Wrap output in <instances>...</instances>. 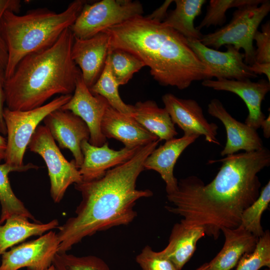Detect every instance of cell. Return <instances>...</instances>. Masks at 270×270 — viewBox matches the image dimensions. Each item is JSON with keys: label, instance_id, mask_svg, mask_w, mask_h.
Returning <instances> with one entry per match:
<instances>
[{"label": "cell", "instance_id": "obj_1", "mask_svg": "<svg viewBox=\"0 0 270 270\" xmlns=\"http://www.w3.org/2000/svg\"><path fill=\"white\" fill-rule=\"evenodd\" d=\"M218 162L222 165L208 184L195 176L178 180L176 190L166 196L172 206H165L182 217L180 222L184 226L202 228L215 240L222 228H238L243 211L258 197L261 183L258 174L270 165V152L264 147L208 163Z\"/></svg>", "mask_w": 270, "mask_h": 270}, {"label": "cell", "instance_id": "obj_2", "mask_svg": "<svg viewBox=\"0 0 270 270\" xmlns=\"http://www.w3.org/2000/svg\"><path fill=\"white\" fill-rule=\"evenodd\" d=\"M160 140L141 146L128 161L108 170L101 178L74 184L82 200L69 218L58 228V253L66 252L84 238L114 226L128 225L136 216L134 210L140 198L152 196L138 190L136 181L144 170V162Z\"/></svg>", "mask_w": 270, "mask_h": 270}, {"label": "cell", "instance_id": "obj_3", "mask_svg": "<svg viewBox=\"0 0 270 270\" xmlns=\"http://www.w3.org/2000/svg\"><path fill=\"white\" fill-rule=\"evenodd\" d=\"M110 48L138 57L160 85L186 89L194 81L211 79L210 72L190 46L187 39L166 24L143 15L104 31Z\"/></svg>", "mask_w": 270, "mask_h": 270}, {"label": "cell", "instance_id": "obj_4", "mask_svg": "<svg viewBox=\"0 0 270 270\" xmlns=\"http://www.w3.org/2000/svg\"><path fill=\"white\" fill-rule=\"evenodd\" d=\"M74 36L69 28L50 46L24 56L5 79L6 108L28 110L43 106L56 94H72L81 74L72 58Z\"/></svg>", "mask_w": 270, "mask_h": 270}, {"label": "cell", "instance_id": "obj_5", "mask_svg": "<svg viewBox=\"0 0 270 270\" xmlns=\"http://www.w3.org/2000/svg\"><path fill=\"white\" fill-rule=\"evenodd\" d=\"M86 4L85 0H74L59 13L46 8L32 10L22 16L7 11L0 24V34L8 52L5 79L24 56L54 44L74 24Z\"/></svg>", "mask_w": 270, "mask_h": 270}, {"label": "cell", "instance_id": "obj_6", "mask_svg": "<svg viewBox=\"0 0 270 270\" xmlns=\"http://www.w3.org/2000/svg\"><path fill=\"white\" fill-rule=\"evenodd\" d=\"M270 11V0H253L238 8L228 24L214 32L203 34L199 40L216 49L223 45L233 46L238 50L242 48L244 62L250 66L255 62L254 36Z\"/></svg>", "mask_w": 270, "mask_h": 270}, {"label": "cell", "instance_id": "obj_7", "mask_svg": "<svg viewBox=\"0 0 270 270\" xmlns=\"http://www.w3.org/2000/svg\"><path fill=\"white\" fill-rule=\"evenodd\" d=\"M72 96V94L60 95L41 106L28 110L4 108L3 116L7 135L4 162L16 166H23L26 150L39 124L68 102Z\"/></svg>", "mask_w": 270, "mask_h": 270}, {"label": "cell", "instance_id": "obj_8", "mask_svg": "<svg viewBox=\"0 0 270 270\" xmlns=\"http://www.w3.org/2000/svg\"><path fill=\"white\" fill-rule=\"evenodd\" d=\"M143 12L142 4L136 0H102L86 4L69 28L74 38H88Z\"/></svg>", "mask_w": 270, "mask_h": 270}, {"label": "cell", "instance_id": "obj_9", "mask_svg": "<svg viewBox=\"0 0 270 270\" xmlns=\"http://www.w3.org/2000/svg\"><path fill=\"white\" fill-rule=\"evenodd\" d=\"M30 150L42 156L46 165L50 180V196L56 203L62 199L68 187L82 181L73 160L63 156L50 133L44 126H38L28 145Z\"/></svg>", "mask_w": 270, "mask_h": 270}, {"label": "cell", "instance_id": "obj_10", "mask_svg": "<svg viewBox=\"0 0 270 270\" xmlns=\"http://www.w3.org/2000/svg\"><path fill=\"white\" fill-rule=\"evenodd\" d=\"M59 242L56 232L50 230L35 240L12 248L2 254L0 270H46L52 264Z\"/></svg>", "mask_w": 270, "mask_h": 270}, {"label": "cell", "instance_id": "obj_11", "mask_svg": "<svg viewBox=\"0 0 270 270\" xmlns=\"http://www.w3.org/2000/svg\"><path fill=\"white\" fill-rule=\"evenodd\" d=\"M187 40L198 58L210 70L211 78L243 80L258 77L244 62V54L233 46L226 45V50L223 52L208 47L199 40Z\"/></svg>", "mask_w": 270, "mask_h": 270}, {"label": "cell", "instance_id": "obj_12", "mask_svg": "<svg viewBox=\"0 0 270 270\" xmlns=\"http://www.w3.org/2000/svg\"><path fill=\"white\" fill-rule=\"evenodd\" d=\"M110 106L104 97L90 92L80 74L76 80L74 94L60 108L70 110L80 118L88 128L89 143L100 146L106 142V138L102 132L100 126L104 116Z\"/></svg>", "mask_w": 270, "mask_h": 270}, {"label": "cell", "instance_id": "obj_13", "mask_svg": "<svg viewBox=\"0 0 270 270\" xmlns=\"http://www.w3.org/2000/svg\"><path fill=\"white\" fill-rule=\"evenodd\" d=\"M162 100L172 122L184 134L203 136L208 142L220 144L216 137L218 125L207 120L196 101L179 98L170 93L164 94Z\"/></svg>", "mask_w": 270, "mask_h": 270}, {"label": "cell", "instance_id": "obj_14", "mask_svg": "<svg viewBox=\"0 0 270 270\" xmlns=\"http://www.w3.org/2000/svg\"><path fill=\"white\" fill-rule=\"evenodd\" d=\"M53 138L61 148H68L72 154L76 166H82L84 156L81 144L90 139V132L85 122L68 110L60 108L48 114L43 120Z\"/></svg>", "mask_w": 270, "mask_h": 270}, {"label": "cell", "instance_id": "obj_15", "mask_svg": "<svg viewBox=\"0 0 270 270\" xmlns=\"http://www.w3.org/2000/svg\"><path fill=\"white\" fill-rule=\"evenodd\" d=\"M204 86L216 90L231 92L239 96L245 102L248 113L245 124L257 130L266 118L261 109L262 101L270 90V82L264 79L256 82L250 80H232L219 78L206 80Z\"/></svg>", "mask_w": 270, "mask_h": 270}, {"label": "cell", "instance_id": "obj_16", "mask_svg": "<svg viewBox=\"0 0 270 270\" xmlns=\"http://www.w3.org/2000/svg\"><path fill=\"white\" fill-rule=\"evenodd\" d=\"M110 36L101 32L91 38H74L71 56L89 89L102 73L110 50Z\"/></svg>", "mask_w": 270, "mask_h": 270}, {"label": "cell", "instance_id": "obj_17", "mask_svg": "<svg viewBox=\"0 0 270 270\" xmlns=\"http://www.w3.org/2000/svg\"><path fill=\"white\" fill-rule=\"evenodd\" d=\"M208 112L220 120L226 128V142L220 152L222 156L233 154L240 150L252 152L264 147L257 130L233 118L219 100H210Z\"/></svg>", "mask_w": 270, "mask_h": 270}, {"label": "cell", "instance_id": "obj_18", "mask_svg": "<svg viewBox=\"0 0 270 270\" xmlns=\"http://www.w3.org/2000/svg\"><path fill=\"white\" fill-rule=\"evenodd\" d=\"M140 147H124L114 150L110 148L108 142L97 146L90 144L88 140L82 141L81 150L84 160L78 168L82 181H91L101 178L109 170L130 160Z\"/></svg>", "mask_w": 270, "mask_h": 270}, {"label": "cell", "instance_id": "obj_19", "mask_svg": "<svg viewBox=\"0 0 270 270\" xmlns=\"http://www.w3.org/2000/svg\"><path fill=\"white\" fill-rule=\"evenodd\" d=\"M100 127L106 138L117 140L128 148L140 147L159 139L131 116L110 106L104 116Z\"/></svg>", "mask_w": 270, "mask_h": 270}, {"label": "cell", "instance_id": "obj_20", "mask_svg": "<svg viewBox=\"0 0 270 270\" xmlns=\"http://www.w3.org/2000/svg\"><path fill=\"white\" fill-rule=\"evenodd\" d=\"M196 134H184L180 138H173L156 148L146 158L144 169L158 172L166 183L167 194L174 192L178 180L174 174L176 162L184 150L199 138Z\"/></svg>", "mask_w": 270, "mask_h": 270}, {"label": "cell", "instance_id": "obj_21", "mask_svg": "<svg viewBox=\"0 0 270 270\" xmlns=\"http://www.w3.org/2000/svg\"><path fill=\"white\" fill-rule=\"evenodd\" d=\"M225 242L218 254L210 262L208 270H231L246 254L255 249L258 238L239 226L235 228H223Z\"/></svg>", "mask_w": 270, "mask_h": 270}, {"label": "cell", "instance_id": "obj_22", "mask_svg": "<svg viewBox=\"0 0 270 270\" xmlns=\"http://www.w3.org/2000/svg\"><path fill=\"white\" fill-rule=\"evenodd\" d=\"M205 235L202 228H189L177 222L173 226L168 243L162 252L178 270H181L192 257L198 242Z\"/></svg>", "mask_w": 270, "mask_h": 270}, {"label": "cell", "instance_id": "obj_23", "mask_svg": "<svg viewBox=\"0 0 270 270\" xmlns=\"http://www.w3.org/2000/svg\"><path fill=\"white\" fill-rule=\"evenodd\" d=\"M130 116L160 140L172 139L178 134L166 110L158 107L154 101L137 102Z\"/></svg>", "mask_w": 270, "mask_h": 270}, {"label": "cell", "instance_id": "obj_24", "mask_svg": "<svg viewBox=\"0 0 270 270\" xmlns=\"http://www.w3.org/2000/svg\"><path fill=\"white\" fill-rule=\"evenodd\" d=\"M28 218L13 215L4 225L0 224V256L14 245L33 236H42L48 231L59 226L58 221L52 220L48 223L30 222Z\"/></svg>", "mask_w": 270, "mask_h": 270}, {"label": "cell", "instance_id": "obj_25", "mask_svg": "<svg viewBox=\"0 0 270 270\" xmlns=\"http://www.w3.org/2000/svg\"><path fill=\"white\" fill-rule=\"evenodd\" d=\"M38 166L32 163L16 166L6 163L0 164V202L1 214L0 224L13 215H20L38 222L26 208L23 202L13 192L8 179V174L12 172H26L31 169L37 170Z\"/></svg>", "mask_w": 270, "mask_h": 270}, {"label": "cell", "instance_id": "obj_26", "mask_svg": "<svg viewBox=\"0 0 270 270\" xmlns=\"http://www.w3.org/2000/svg\"><path fill=\"white\" fill-rule=\"evenodd\" d=\"M176 8L162 22L187 40H200L202 34L194 26V20L202 11L205 0H176Z\"/></svg>", "mask_w": 270, "mask_h": 270}, {"label": "cell", "instance_id": "obj_27", "mask_svg": "<svg viewBox=\"0 0 270 270\" xmlns=\"http://www.w3.org/2000/svg\"><path fill=\"white\" fill-rule=\"evenodd\" d=\"M119 86L112 74L107 56L102 73L90 90L92 94L100 95L106 98L114 109L130 115L133 112L134 106L128 104L122 100L118 92Z\"/></svg>", "mask_w": 270, "mask_h": 270}, {"label": "cell", "instance_id": "obj_28", "mask_svg": "<svg viewBox=\"0 0 270 270\" xmlns=\"http://www.w3.org/2000/svg\"><path fill=\"white\" fill-rule=\"evenodd\" d=\"M108 56L112 74L120 86L127 84L134 73L146 66L138 57L124 50L110 48Z\"/></svg>", "mask_w": 270, "mask_h": 270}, {"label": "cell", "instance_id": "obj_29", "mask_svg": "<svg viewBox=\"0 0 270 270\" xmlns=\"http://www.w3.org/2000/svg\"><path fill=\"white\" fill-rule=\"evenodd\" d=\"M270 202V180L260 190L258 198L242 212L240 226L258 238L264 234L261 225L263 212L268 208Z\"/></svg>", "mask_w": 270, "mask_h": 270}, {"label": "cell", "instance_id": "obj_30", "mask_svg": "<svg viewBox=\"0 0 270 270\" xmlns=\"http://www.w3.org/2000/svg\"><path fill=\"white\" fill-rule=\"evenodd\" d=\"M52 264L55 270H110L108 264L96 256H76L66 252H57Z\"/></svg>", "mask_w": 270, "mask_h": 270}, {"label": "cell", "instance_id": "obj_31", "mask_svg": "<svg viewBox=\"0 0 270 270\" xmlns=\"http://www.w3.org/2000/svg\"><path fill=\"white\" fill-rule=\"evenodd\" d=\"M236 270H259L264 266L270 268V233L268 230L258 238L255 249L242 256Z\"/></svg>", "mask_w": 270, "mask_h": 270}, {"label": "cell", "instance_id": "obj_32", "mask_svg": "<svg viewBox=\"0 0 270 270\" xmlns=\"http://www.w3.org/2000/svg\"><path fill=\"white\" fill-rule=\"evenodd\" d=\"M253 0H210L206 13L200 24L196 28L200 31L210 26H221L226 20V12L232 8L250 4Z\"/></svg>", "mask_w": 270, "mask_h": 270}, {"label": "cell", "instance_id": "obj_33", "mask_svg": "<svg viewBox=\"0 0 270 270\" xmlns=\"http://www.w3.org/2000/svg\"><path fill=\"white\" fill-rule=\"evenodd\" d=\"M136 260L142 270H178L162 250L154 251L149 246L143 248Z\"/></svg>", "mask_w": 270, "mask_h": 270}, {"label": "cell", "instance_id": "obj_34", "mask_svg": "<svg viewBox=\"0 0 270 270\" xmlns=\"http://www.w3.org/2000/svg\"><path fill=\"white\" fill-rule=\"evenodd\" d=\"M257 46L255 52V62H270V22L262 25V32L257 30L254 36Z\"/></svg>", "mask_w": 270, "mask_h": 270}, {"label": "cell", "instance_id": "obj_35", "mask_svg": "<svg viewBox=\"0 0 270 270\" xmlns=\"http://www.w3.org/2000/svg\"><path fill=\"white\" fill-rule=\"evenodd\" d=\"M22 6L20 0H0V24L4 14L7 11L16 14L20 12Z\"/></svg>", "mask_w": 270, "mask_h": 270}, {"label": "cell", "instance_id": "obj_36", "mask_svg": "<svg viewBox=\"0 0 270 270\" xmlns=\"http://www.w3.org/2000/svg\"><path fill=\"white\" fill-rule=\"evenodd\" d=\"M4 78L0 75V133L6 134V129L4 119V105L5 103V96L4 88Z\"/></svg>", "mask_w": 270, "mask_h": 270}, {"label": "cell", "instance_id": "obj_37", "mask_svg": "<svg viewBox=\"0 0 270 270\" xmlns=\"http://www.w3.org/2000/svg\"><path fill=\"white\" fill-rule=\"evenodd\" d=\"M173 0H166L161 6L148 16V18L160 22H162L167 16V10Z\"/></svg>", "mask_w": 270, "mask_h": 270}, {"label": "cell", "instance_id": "obj_38", "mask_svg": "<svg viewBox=\"0 0 270 270\" xmlns=\"http://www.w3.org/2000/svg\"><path fill=\"white\" fill-rule=\"evenodd\" d=\"M8 60L7 48L4 40L0 34V75L4 78Z\"/></svg>", "mask_w": 270, "mask_h": 270}, {"label": "cell", "instance_id": "obj_39", "mask_svg": "<svg viewBox=\"0 0 270 270\" xmlns=\"http://www.w3.org/2000/svg\"><path fill=\"white\" fill-rule=\"evenodd\" d=\"M250 69L255 74H264L270 82V62L259 63L254 62L250 66Z\"/></svg>", "mask_w": 270, "mask_h": 270}, {"label": "cell", "instance_id": "obj_40", "mask_svg": "<svg viewBox=\"0 0 270 270\" xmlns=\"http://www.w3.org/2000/svg\"><path fill=\"white\" fill-rule=\"evenodd\" d=\"M262 129L263 135L266 138L270 137V114L262 122L260 127Z\"/></svg>", "mask_w": 270, "mask_h": 270}, {"label": "cell", "instance_id": "obj_41", "mask_svg": "<svg viewBox=\"0 0 270 270\" xmlns=\"http://www.w3.org/2000/svg\"><path fill=\"white\" fill-rule=\"evenodd\" d=\"M6 146V139L0 134V163L4 160Z\"/></svg>", "mask_w": 270, "mask_h": 270}, {"label": "cell", "instance_id": "obj_42", "mask_svg": "<svg viewBox=\"0 0 270 270\" xmlns=\"http://www.w3.org/2000/svg\"><path fill=\"white\" fill-rule=\"evenodd\" d=\"M209 269V263L205 262L201 265L196 270H208Z\"/></svg>", "mask_w": 270, "mask_h": 270}, {"label": "cell", "instance_id": "obj_43", "mask_svg": "<svg viewBox=\"0 0 270 270\" xmlns=\"http://www.w3.org/2000/svg\"><path fill=\"white\" fill-rule=\"evenodd\" d=\"M46 270H54V266L52 264L50 267H49Z\"/></svg>", "mask_w": 270, "mask_h": 270}, {"label": "cell", "instance_id": "obj_44", "mask_svg": "<svg viewBox=\"0 0 270 270\" xmlns=\"http://www.w3.org/2000/svg\"><path fill=\"white\" fill-rule=\"evenodd\" d=\"M264 270H270V268H266V269H264Z\"/></svg>", "mask_w": 270, "mask_h": 270}]
</instances>
